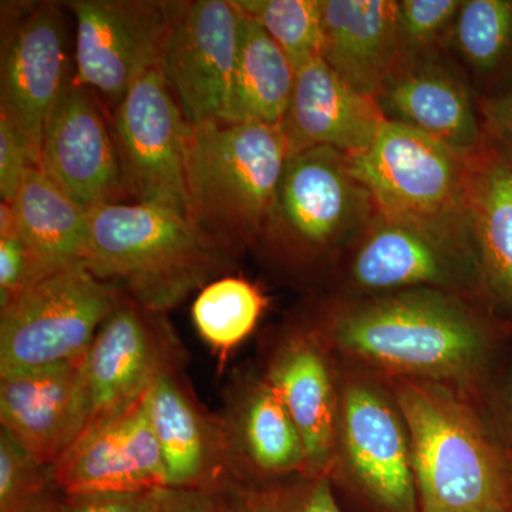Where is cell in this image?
<instances>
[{"label":"cell","mask_w":512,"mask_h":512,"mask_svg":"<svg viewBox=\"0 0 512 512\" xmlns=\"http://www.w3.org/2000/svg\"><path fill=\"white\" fill-rule=\"evenodd\" d=\"M9 205L13 227L47 272L86 264L89 211L39 167L29 168Z\"/></svg>","instance_id":"d4e9b609"},{"label":"cell","mask_w":512,"mask_h":512,"mask_svg":"<svg viewBox=\"0 0 512 512\" xmlns=\"http://www.w3.org/2000/svg\"><path fill=\"white\" fill-rule=\"evenodd\" d=\"M157 512H228L218 490L165 488L158 495Z\"/></svg>","instance_id":"d590c367"},{"label":"cell","mask_w":512,"mask_h":512,"mask_svg":"<svg viewBox=\"0 0 512 512\" xmlns=\"http://www.w3.org/2000/svg\"><path fill=\"white\" fill-rule=\"evenodd\" d=\"M83 357L0 373L2 430L45 466L52 467L84 430Z\"/></svg>","instance_id":"ac0fdd59"},{"label":"cell","mask_w":512,"mask_h":512,"mask_svg":"<svg viewBox=\"0 0 512 512\" xmlns=\"http://www.w3.org/2000/svg\"><path fill=\"white\" fill-rule=\"evenodd\" d=\"M375 100L386 120L426 134L463 160L483 151L473 99L439 62L420 56L400 60Z\"/></svg>","instance_id":"ffe728a7"},{"label":"cell","mask_w":512,"mask_h":512,"mask_svg":"<svg viewBox=\"0 0 512 512\" xmlns=\"http://www.w3.org/2000/svg\"><path fill=\"white\" fill-rule=\"evenodd\" d=\"M63 494H136L168 488L147 393L123 412L90 424L52 466Z\"/></svg>","instance_id":"4fadbf2b"},{"label":"cell","mask_w":512,"mask_h":512,"mask_svg":"<svg viewBox=\"0 0 512 512\" xmlns=\"http://www.w3.org/2000/svg\"><path fill=\"white\" fill-rule=\"evenodd\" d=\"M70 83L62 12L56 3H42L6 43L0 99V114L25 140L35 167L47 124Z\"/></svg>","instance_id":"9a60e30c"},{"label":"cell","mask_w":512,"mask_h":512,"mask_svg":"<svg viewBox=\"0 0 512 512\" xmlns=\"http://www.w3.org/2000/svg\"><path fill=\"white\" fill-rule=\"evenodd\" d=\"M111 134L128 201L188 215L192 126L160 69L144 74L113 109Z\"/></svg>","instance_id":"52a82bcc"},{"label":"cell","mask_w":512,"mask_h":512,"mask_svg":"<svg viewBox=\"0 0 512 512\" xmlns=\"http://www.w3.org/2000/svg\"><path fill=\"white\" fill-rule=\"evenodd\" d=\"M160 491L136 494H63L60 498L59 511L157 512Z\"/></svg>","instance_id":"e575fe53"},{"label":"cell","mask_w":512,"mask_h":512,"mask_svg":"<svg viewBox=\"0 0 512 512\" xmlns=\"http://www.w3.org/2000/svg\"><path fill=\"white\" fill-rule=\"evenodd\" d=\"M50 274L13 227L9 202L0 204V308Z\"/></svg>","instance_id":"d6a6232c"},{"label":"cell","mask_w":512,"mask_h":512,"mask_svg":"<svg viewBox=\"0 0 512 512\" xmlns=\"http://www.w3.org/2000/svg\"><path fill=\"white\" fill-rule=\"evenodd\" d=\"M291 60L296 72L320 57L322 0H237Z\"/></svg>","instance_id":"f1b7e54d"},{"label":"cell","mask_w":512,"mask_h":512,"mask_svg":"<svg viewBox=\"0 0 512 512\" xmlns=\"http://www.w3.org/2000/svg\"><path fill=\"white\" fill-rule=\"evenodd\" d=\"M218 416L231 480L269 481L291 474L306 476L301 434L265 377L229 384Z\"/></svg>","instance_id":"d6986e66"},{"label":"cell","mask_w":512,"mask_h":512,"mask_svg":"<svg viewBox=\"0 0 512 512\" xmlns=\"http://www.w3.org/2000/svg\"><path fill=\"white\" fill-rule=\"evenodd\" d=\"M320 59L357 93L376 99L399 62L397 2L322 0Z\"/></svg>","instance_id":"603a6c76"},{"label":"cell","mask_w":512,"mask_h":512,"mask_svg":"<svg viewBox=\"0 0 512 512\" xmlns=\"http://www.w3.org/2000/svg\"><path fill=\"white\" fill-rule=\"evenodd\" d=\"M63 495V494H62ZM62 498V497H60ZM60 498L59 500L56 501L55 504L52 505V507L49 508V510L45 511V512H60L59 511V503H60Z\"/></svg>","instance_id":"74e56055"},{"label":"cell","mask_w":512,"mask_h":512,"mask_svg":"<svg viewBox=\"0 0 512 512\" xmlns=\"http://www.w3.org/2000/svg\"><path fill=\"white\" fill-rule=\"evenodd\" d=\"M265 306L262 292L237 276L215 279L198 293L192 303V322L221 367L232 350L254 332Z\"/></svg>","instance_id":"4316f807"},{"label":"cell","mask_w":512,"mask_h":512,"mask_svg":"<svg viewBox=\"0 0 512 512\" xmlns=\"http://www.w3.org/2000/svg\"><path fill=\"white\" fill-rule=\"evenodd\" d=\"M33 165L30 151L16 127L0 114V197L12 201Z\"/></svg>","instance_id":"836d02e7"},{"label":"cell","mask_w":512,"mask_h":512,"mask_svg":"<svg viewBox=\"0 0 512 512\" xmlns=\"http://www.w3.org/2000/svg\"><path fill=\"white\" fill-rule=\"evenodd\" d=\"M218 491L228 512H343L328 476L229 480Z\"/></svg>","instance_id":"83f0119b"},{"label":"cell","mask_w":512,"mask_h":512,"mask_svg":"<svg viewBox=\"0 0 512 512\" xmlns=\"http://www.w3.org/2000/svg\"><path fill=\"white\" fill-rule=\"evenodd\" d=\"M483 110L488 126L505 148V156L512 160V87L500 97L487 101Z\"/></svg>","instance_id":"8d00e7d4"},{"label":"cell","mask_w":512,"mask_h":512,"mask_svg":"<svg viewBox=\"0 0 512 512\" xmlns=\"http://www.w3.org/2000/svg\"><path fill=\"white\" fill-rule=\"evenodd\" d=\"M295 80L296 69L281 47L258 22L241 12L237 64L222 121L279 126Z\"/></svg>","instance_id":"484cf974"},{"label":"cell","mask_w":512,"mask_h":512,"mask_svg":"<svg viewBox=\"0 0 512 512\" xmlns=\"http://www.w3.org/2000/svg\"><path fill=\"white\" fill-rule=\"evenodd\" d=\"M348 158L377 214L467 227V161L433 138L384 120L373 143Z\"/></svg>","instance_id":"8992f818"},{"label":"cell","mask_w":512,"mask_h":512,"mask_svg":"<svg viewBox=\"0 0 512 512\" xmlns=\"http://www.w3.org/2000/svg\"><path fill=\"white\" fill-rule=\"evenodd\" d=\"M62 494L52 467L0 430V512H45Z\"/></svg>","instance_id":"4dcf8cb0"},{"label":"cell","mask_w":512,"mask_h":512,"mask_svg":"<svg viewBox=\"0 0 512 512\" xmlns=\"http://www.w3.org/2000/svg\"><path fill=\"white\" fill-rule=\"evenodd\" d=\"M183 372L164 373L147 392L168 488L218 490L231 480L221 419L202 406Z\"/></svg>","instance_id":"e0dca14e"},{"label":"cell","mask_w":512,"mask_h":512,"mask_svg":"<svg viewBox=\"0 0 512 512\" xmlns=\"http://www.w3.org/2000/svg\"><path fill=\"white\" fill-rule=\"evenodd\" d=\"M339 420L350 470L370 501L383 512H420L406 426L382 394L346 387Z\"/></svg>","instance_id":"2e32d148"},{"label":"cell","mask_w":512,"mask_h":512,"mask_svg":"<svg viewBox=\"0 0 512 512\" xmlns=\"http://www.w3.org/2000/svg\"><path fill=\"white\" fill-rule=\"evenodd\" d=\"M124 296L86 264L43 276L0 308V373L82 359Z\"/></svg>","instance_id":"5b68a950"},{"label":"cell","mask_w":512,"mask_h":512,"mask_svg":"<svg viewBox=\"0 0 512 512\" xmlns=\"http://www.w3.org/2000/svg\"><path fill=\"white\" fill-rule=\"evenodd\" d=\"M264 377L301 434L306 476H328L335 451L338 403L318 333L293 330L279 340Z\"/></svg>","instance_id":"7402d4cb"},{"label":"cell","mask_w":512,"mask_h":512,"mask_svg":"<svg viewBox=\"0 0 512 512\" xmlns=\"http://www.w3.org/2000/svg\"><path fill=\"white\" fill-rule=\"evenodd\" d=\"M384 120L375 99L357 93L318 57L296 72L279 127L291 154L332 147L353 156L373 143Z\"/></svg>","instance_id":"44dd1931"},{"label":"cell","mask_w":512,"mask_h":512,"mask_svg":"<svg viewBox=\"0 0 512 512\" xmlns=\"http://www.w3.org/2000/svg\"><path fill=\"white\" fill-rule=\"evenodd\" d=\"M420 512H507L511 480L474 414L434 382L400 379Z\"/></svg>","instance_id":"3957f363"},{"label":"cell","mask_w":512,"mask_h":512,"mask_svg":"<svg viewBox=\"0 0 512 512\" xmlns=\"http://www.w3.org/2000/svg\"><path fill=\"white\" fill-rule=\"evenodd\" d=\"M328 336L345 352L407 379L454 380L483 360L478 320L440 289H406L330 320Z\"/></svg>","instance_id":"7a4b0ae2"},{"label":"cell","mask_w":512,"mask_h":512,"mask_svg":"<svg viewBox=\"0 0 512 512\" xmlns=\"http://www.w3.org/2000/svg\"><path fill=\"white\" fill-rule=\"evenodd\" d=\"M239 20L234 2H178L158 69L192 127L224 120L237 64Z\"/></svg>","instance_id":"8fae6325"},{"label":"cell","mask_w":512,"mask_h":512,"mask_svg":"<svg viewBox=\"0 0 512 512\" xmlns=\"http://www.w3.org/2000/svg\"><path fill=\"white\" fill-rule=\"evenodd\" d=\"M76 18V77L111 106L158 69L178 2L164 0H72Z\"/></svg>","instance_id":"30bf717a"},{"label":"cell","mask_w":512,"mask_h":512,"mask_svg":"<svg viewBox=\"0 0 512 512\" xmlns=\"http://www.w3.org/2000/svg\"><path fill=\"white\" fill-rule=\"evenodd\" d=\"M37 167L86 211L128 202L101 100L74 80L47 124Z\"/></svg>","instance_id":"5bb4252c"},{"label":"cell","mask_w":512,"mask_h":512,"mask_svg":"<svg viewBox=\"0 0 512 512\" xmlns=\"http://www.w3.org/2000/svg\"><path fill=\"white\" fill-rule=\"evenodd\" d=\"M352 262V278L373 292L461 288L480 275L467 227L377 218Z\"/></svg>","instance_id":"7c38bea8"},{"label":"cell","mask_w":512,"mask_h":512,"mask_svg":"<svg viewBox=\"0 0 512 512\" xmlns=\"http://www.w3.org/2000/svg\"><path fill=\"white\" fill-rule=\"evenodd\" d=\"M466 218L478 272L512 308V160L481 151L467 161Z\"/></svg>","instance_id":"cb8c5ba5"},{"label":"cell","mask_w":512,"mask_h":512,"mask_svg":"<svg viewBox=\"0 0 512 512\" xmlns=\"http://www.w3.org/2000/svg\"><path fill=\"white\" fill-rule=\"evenodd\" d=\"M289 156L279 126L215 121L192 127L190 220L234 254L264 231Z\"/></svg>","instance_id":"277c9868"},{"label":"cell","mask_w":512,"mask_h":512,"mask_svg":"<svg viewBox=\"0 0 512 512\" xmlns=\"http://www.w3.org/2000/svg\"><path fill=\"white\" fill-rule=\"evenodd\" d=\"M373 210L346 154L332 147L308 148L286 161L262 234L291 254L315 255L362 228Z\"/></svg>","instance_id":"ba28073f"},{"label":"cell","mask_w":512,"mask_h":512,"mask_svg":"<svg viewBox=\"0 0 512 512\" xmlns=\"http://www.w3.org/2000/svg\"><path fill=\"white\" fill-rule=\"evenodd\" d=\"M463 2L461 0L397 2L399 62L423 55L448 29H453Z\"/></svg>","instance_id":"1f68e13d"},{"label":"cell","mask_w":512,"mask_h":512,"mask_svg":"<svg viewBox=\"0 0 512 512\" xmlns=\"http://www.w3.org/2000/svg\"><path fill=\"white\" fill-rule=\"evenodd\" d=\"M463 59L478 72L500 69L512 56V0H464L453 25Z\"/></svg>","instance_id":"f546056e"},{"label":"cell","mask_w":512,"mask_h":512,"mask_svg":"<svg viewBox=\"0 0 512 512\" xmlns=\"http://www.w3.org/2000/svg\"><path fill=\"white\" fill-rule=\"evenodd\" d=\"M232 256L171 208L123 202L89 211L87 268L151 311L167 313L222 278Z\"/></svg>","instance_id":"6da1fadb"},{"label":"cell","mask_w":512,"mask_h":512,"mask_svg":"<svg viewBox=\"0 0 512 512\" xmlns=\"http://www.w3.org/2000/svg\"><path fill=\"white\" fill-rule=\"evenodd\" d=\"M185 363L187 353L165 313L124 296L82 360L84 429L143 399L158 377Z\"/></svg>","instance_id":"9c48e42d"}]
</instances>
